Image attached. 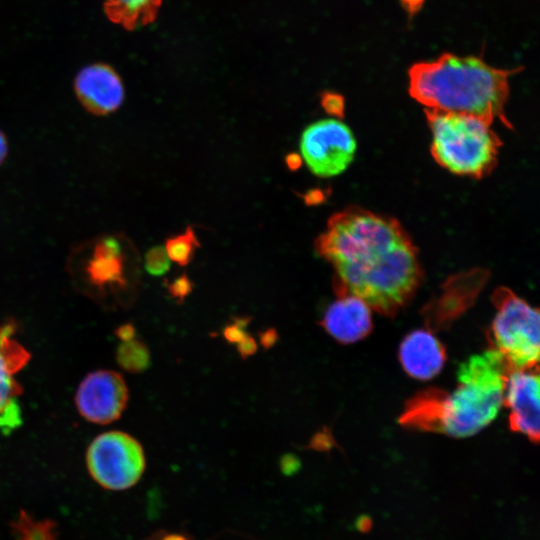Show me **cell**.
I'll use <instances>...</instances> for the list:
<instances>
[{
  "label": "cell",
  "mask_w": 540,
  "mask_h": 540,
  "mask_svg": "<svg viewBox=\"0 0 540 540\" xmlns=\"http://www.w3.org/2000/svg\"><path fill=\"white\" fill-rule=\"evenodd\" d=\"M146 270L155 276H160L166 273L170 268V258L162 246L151 248L145 256Z\"/></svg>",
  "instance_id": "19"
},
{
  "label": "cell",
  "mask_w": 540,
  "mask_h": 540,
  "mask_svg": "<svg viewBox=\"0 0 540 540\" xmlns=\"http://www.w3.org/2000/svg\"><path fill=\"white\" fill-rule=\"evenodd\" d=\"M160 0H104L106 16L114 23L134 29L152 21Z\"/></svg>",
  "instance_id": "15"
},
{
  "label": "cell",
  "mask_w": 540,
  "mask_h": 540,
  "mask_svg": "<svg viewBox=\"0 0 540 540\" xmlns=\"http://www.w3.org/2000/svg\"><path fill=\"white\" fill-rule=\"evenodd\" d=\"M370 522V520H359L358 521V528L361 529L362 531H366L367 528H369L368 526H366V523Z\"/></svg>",
  "instance_id": "30"
},
{
  "label": "cell",
  "mask_w": 540,
  "mask_h": 540,
  "mask_svg": "<svg viewBox=\"0 0 540 540\" xmlns=\"http://www.w3.org/2000/svg\"><path fill=\"white\" fill-rule=\"evenodd\" d=\"M507 372L492 349L471 356L457 371L452 393L429 388L415 394L399 417L401 425L455 438L470 437L497 416L503 404Z\"/></svg>",
  "instance_id": "2"
},
{
  "label": "cell",
  "mask_w": 540,
  "mask_h": 540,
  "mask_svg": "<svg viewBox=\"0 0 540 540\" xmlns=\"http://www.w3.org/2000/svg\"><path fill=\"white\" fill-rule=\"evenodd\" d=\"M160 540H189L187 536L179 533L165 534Z\"/></svg>",
  "instance_id": "29"
},
{
  "label": "cell",
  "mask_w": 540,
  "mask_h": 540,
  "mask_svg": "<svg viewBox=\"0 0 540 540\" xmlns=\"http://www.w3.org/2000/svg\"><path fill=\"white\" fill-rule=\"evenodd\" d=\"M12 540H57L56 525L21 511L12 522Z\"/></svg>",
  "instance_id": "16"
},
{
  "label": "cell",
  "mask_w": 540,
  "mask_h": 540,
  "mask_svg": "<svg viewBox=\"0 0 540 540\" xmlns=\"http://www.w3.org/2000/svg\"><path fill=\"white\" fill-rule=\"evenodd\" d=\"M117 361L129 372H141L149 366L150 354L142 342L130 339L122 341L118 347Z\"/></svg>",
  "instance_id": "17"
},
{
  "label": "cell",
  "mask_w": 540,
  "mask_h": 540,
  "mask_svg": "<svg viewBox=\"0 0 540 540\" xmlns=\"http://www.w3.org/2000/svg\"><path fill=\"white\" fill-rule=\"evenodd\" d=\"M518 69H499L476 56L444 53L437 59L413 64L408 90L428 110L478 116L493 123L505 116L509 77Z\"/></svg>",
  "instance_id": "3"
},
{
  "label": "cell",
  "mask_w": 540,
  "mask_h": 540,
  "mask_svg": "<svg viewBox=\"0 0 540 540\" xmlns=\"http://www.w3.org/2000/svg\"><path fill=\"white\" fill-rule=\"evenodd\" d=\"M321 323L338 342L352 344L364 339L371 332V308L356 296L340 295L328 306Z\"/></svg>",
  "instance_id": "12"
},
{
  "label": "cell",
  "mask_w": 540,
  "mask_h": 540,
  "mask_svg": "<svg viewBox=\"0 0 540 540\" xmlns=\"http://www.w3.org/2000/svg\"><path fill=\"white\" fill-rule=\"evenodd\" d=\"M84 248V271L92 284L105 287L124 283L125 253L119 239L101 237Z\"/></svg>",
  "instance_id": "14"
},
{
  "label": "cell",
  "mask_w": 540,
  "mask_h": 540,
  "mask_svg": "<svg viewBox=\"0 0 540 540\" xmlns=\"http://www.w3.org/2000/svg\"><path fill=\"white\" fill-rule=\"evenodd\" d=\"M199 246L195 232L189 226L184 233L169 238L166 241L165 250L171 260L185 266L190 263Z\"/></svg>",
  "instance_id": "18"
},
{
  "label": "cell",
  "mask_w": 540,
  "mask_h": 540,
  "mask_svg": "<svg viewBox=\"0 0 540 540\" xmlns=\"http://www.w3.org/2000/svg\"><path fill=\"white\" fill-rule=\"evenodd\" d=\"M431 133L430 151L444 169L479 179L498 160L501 141L488 120L469 114L425 109Z\"/></svg>",
  "instance_id": "4"
},
{
  "label": "cell",
  "mask_w": 540,
  "mask_h": 540,
  "mask_svg": "<svg viewBox=\"0 0 540 540\" xmlns=\"http://www.w3.org/2000/svg\"><path fill=\"white\" fill-rule=\"evenodd\" d=\"M248 322L246 318L237 319L224 329V337L229 342L238 343L246 335L244 328Z\"/></svg>",
  "instance_id": "21"
},
{
  "label": "cell",
  "mask_w": 540,
  "mask_h": 540,
  "mask_svg": "<svg viewBox=\"0 0 540 540\" xmlns=\"http://www.w3.org/2000/svg\"><path fill=\"white\" fill-rule=\"evenodd\" d=\"M322 104L325 110L332 114L340 115L343 110L342 98L339 95L325 94L322 98Z\"/></svg>",
  "instance_id": "22"
},
{
  "label": "cell",
  "mask_w": 540,
  "mask_h": 540,
  "mask_svg": "<svg viewBox=\"0 0 540 540\" xmlns=\"http://www.w3.org/2000/svg\"><path fill=\"white\" fill-rule=\"evenodd\" d=\"M424 1L425 0H401L405 9L410 13H414L417 10H419V8H421Z\"/></svg>",
  "instance_id": "25"
},
{
  "label": "cell",
  "mask_w": 540,
  "mask_h": 540,
  "mask_svg": "<svg viewBox=\"0 0 540 540\" xmlns=\"http://www.w3.org/2000/svg\"><path fill=\"white\" fill-rule=\"evenodd\" d=\"M167 288L173 298L182 301L192 291L193 284L186 274H182L167 284Z\"/></svg>",
  "instance_id": "20"
},
{
  "label": "cell",
  "mask_w": 540,
  "mask_h": 540,
  "mask_svg": "<svg viewBox=\"0 0 540 540\" xmlns=\"http://www.w3.org/2000/svg\"><path fill=\"white\" fill-rule=\"evenodd\" d=\"M315 251L332 265L339 296H356L385 316L403 309L422 280L418 250L404 227L363 208L332 215Z\"/></svg>",
  "instance_id": "1"
},
{
  "label": "cell",
  "mask_w": 540,
  "mask_h": 540,
  "mask_svg": "<svg viewBox=\"0 0 540 540\" xmlns=\"http://www.w3.org/2000/svg\"><path fill=\"white\" fill-rule=\"evenodd\" d=\"M286 164L289 169L296 170L301 165V158L298 154L290 153L286 157Z\"/></svg>",
  "instance_id": "26"
},
{
  "label": "cell",
  "mask_w": 540,
  "mask_h": 540,
  "mask_svg": "<svg viewBox=\"0 0 540 540\" xmlns=\"http://www.w3.org/2000/svg\"><path fill=\"white\" fill-rule=\"evenodd\" d=\"M74 88L83 107L98 116L116 111L124 99L120 77L105 64L84 67L75 78Z\"/></svg>",
  "instance_id": "11"
},
{
  "label": "cell",
  "mask_w": 540,
  "mask_h": 540,
  "mask_svg": "<svg viewBox=\"0 0 540 540\" xmlns=\"http://www.w3.org/2000/svg\"><path fill=\"white\" fill-rule=\"evenodd\" d=\"M503 404L509 409V428L525 435L531 442L539 440V373L538 368L516 370L507 374Z\"/></svg>",
  "instance_id": "9"
},
{
  "label": "cell",
  "mask_w": 540,
  "mask_h": 540,
  "mask_svg": "<svg viewBox=\"0 0 540 540\" xmlns=\"http://www.w3.org/2000/svg\"><path fill=\"white\" fill-rule=\"evenodd\" d=\"M86 463L92 478L108 490L134 486L145 469L141 445L130 435L110 431L97 436L90 444Z\"/></svg>",
  "instance_id": "6"
},
{
  "label": "cell",
  "mask_w": 540,
  "mask_h": 540,
  "mask_svg": "<svg viewBox=\"0 0 540 540\" xmlns=\"http://www.w3.org/2000/svg\"><path fill=\"white\" fill-rule=\"evenodd\" d=\"M128 401V389L121 375L98 370L87 375L76 392V406L88 421L108 424L120 417Z\"/></svg>",
  "instance_id": "8"
},
{
  "label": "cell",
  "mask_w": 540,
  "mask_h": 540,
  "mask_svg": "<svg viewBox=\"0 0 540 540\" xmlns=\"http://www.w3.org/2000/svg\"><path fill=\"white\" fill-rule=\"evenodd\" d=\"M11 324L0 328V430L8 433L21 424L19 395L14 378L29 359L28 352L13 338Z\"/></svg>",
  "instance_id": "10"
},
{
  "label": "cell",
  "mask_w": 540,
  "mask_h": 540,
  "mask_svg": "<svg viewBox=\"0 0 540 540\" xmlns=\"http://www.w3.org/2000/svg\"><path fill=\"white\" fill-rule=\"evenodd\" d=\"M399 361L404 371L419 380L439 374L446 362L443 344L428 330H414L404 337L399 347Z\"/></svg>",
  "instance_id": "13"
},
{
  "label": "cell",
  "mask_w": 540,
  "mask_h": 540,
  "mask_svg": "<svg viewBox=\"0 0 540 540\" xmlns=\"http://www.w3.org/2000/svg\"><path fill=\"white\" fill-rule=\"evenodd\" d=\"M276 340V333L274 330H267L262 336V344L265 347L271 346Z\"/></svg>",
  "instance_id": "28"
},
{
  "label": "cell",
  "mask_w": 540,
  "mask_h": 540,
  "mask_svg": "<svg viewBox=\"0 0 540 540\" xmlns=\"http://www.w3.org/2000/svg\"><path fill=\"white\" fill-rule=\"evenodd\" d=\"M237 348L242 357H248L256 351L257 345L255 340L246 334L244 338L238 342Z\"/></svg>",
  "instance_id": "23"
},
{
  "label": "cell",
  "mask_w": 540,
  "mask_h": 540,
  "mask_svg": "<svg viewBox=\"0 0 540 540\" xmlns=\"http://www.w3.org/2000/svg\"><path fill=\"white\" fill-rule=\"evenodd\" d=\"M134 328L131 325H124L121 328L118 329L117 334L118 337L122 341H127L134 338Z\"/></svg>",
  "instance_id": "24"
},
{
  "label": "cell",
  "mask_w": 540,
  "mask_h": 540,
  "mask_svg": "<svg viewBox=\"0 0 540 540\" xmlns=\"http://www.w3.org/2000/svg\"><path fill=\"white\" fill-rule=\"evenodd\" d=\"M301 154L310 171L319 177L343 173L354 159L357 141L348 125L338 119H321L302 133Z\"/></svg>",
  "instance_id": "7"
},
{
  "label": "cell",
  "mask_w": 540,
  "mask_h": 540,
  "mask_svg": "<svg viewBox=\"0 0 540 540\" xmlns=\"http://www.w3.org/2000/svg\"><path fill=\"white\" fill-rule=\"evenodd\" d=\"M8 153V142L4 133L0 130V165L4 162Z\"/></svg>",
  "instance_id": "27"
},
{
  "label": "cell",
  "mask_w": 540,
  "mask_h": 540,
  "mask_svg": "<svg viewBox=\"0 0 540 540\" xmlns=\"http://www.w3.org/2000/svg\"><path fill=\"white\" fill-rule=\"evenodd\" d=\"M496 314L487 332L490 348L502 359L507 374L538 368L539 312L505 287L492 296Z\"/></svg>",
  "instance_id": "5"
}]
</instances>
